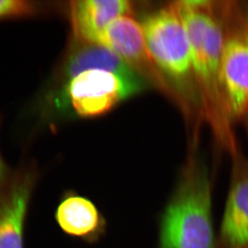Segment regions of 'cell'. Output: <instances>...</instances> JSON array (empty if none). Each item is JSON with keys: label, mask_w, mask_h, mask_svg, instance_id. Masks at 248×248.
Here are the masks:
<instances>
[{"label": "cell", "mask_w": 248, "mask_h": 248, "mask_svg": "<svg viewBox=\"0 0 248 248\" xmlns=\"http://www.w3.org/2000/svg\"><path fill=\"white\" fill-rule=\"evenodd\" d=\"M213 182L208 167L193 156L189 158L161 215L157 248H217Z\"/></svg>", "instance_id": "6da1fadb"}, {"label": "cell", "mask_w": 248, "mask_h": 248, "mask_svg": "<svg viewBox=\"0 0 248 248\" xmlns=\"http://www.w3.org/2000/svg\"><path fill=\"white\" fill-rule=\"evenodd\" d=\"M142 89L111 72L89 70L68 79L62 89L42 94L29 111L43 119L53 109L61 111L69 107L79 117H97Z\"/></svg>", "instance_id": "7a4b0ae2"}, {"label": "cell", "mask_w": 248, "mask_h": 248, "mask_svg": "<svg viewBox=\"0 0 248 248\" xmlns=\"http://www.w3.org/2000/svg\"><path fill=\"white\" fill-rule=\"evenodd\" d=\"M175 3L188 37L192 68L205 91L211 97H218L225 42L221 27L205 9L187 7L181 1Z\"/></svg>", "instance_id": "3957f363"}, {"label": "cell", "mask_w": 248, "mask_h": 248, "mask_svg": "<svg viewBox=\"0 0 248 248\" xmlns=\"http://www.w3.org/2000/svg\"><path fill=\"white\" fill-rule=\"evenodd\" d=\"M141 27L155 63L170 76L187 74L192 67L190 44L176 3L147 16Z\"/></svg>", "instance_id": "277c9868"}, {"label": "cell", "mask_w": 248, "mask_h": 248, "mask_svg": "<svg viewBox=\"0 0 248 248\" xmlns=\"http://www.w3.org/2000/svg\"><path fill=\"white\" fill-rule=\"evenodd\" d=\"M39 177L37 166L25 163L0 190V248H24L26 220Z\"/></svg>", "instance_id": "5b68a950"}, {"label": "cell", "mask_w": 248, "mask_h": 248, "mask_svg": "<svg viewBox=\"0 0 248 248\" xmlns=\"http://www.w3.org/2000/svg\"><path fill=\"white\" fill-rule=\"evenodd\" d=\"M220 82L232 113L248 110V22L225 40Z\"/></svg>", "instance_id": "8992f818"}, {"label": "cell", "mask_w": 248, "mask_h": 248, "mask_svg": "<svg viewBox=\"0 0 248 248\" xmlns=\"http://www.w3.org/2000/svg\"><path fill=\"white\" fill-rule=\"evenodd\" d=\"M248 246V159L236 155L217 248Z\"/></svg>", "instance_id": "52a82bcc"}, {"label": "cell", "mask_w": 248, "mask_h": 248, "mask_svg": "<svg viewBox=\"0 0 248 248\" xmlns=\"http://www.w3.org/2000/svg\"><path fill=\"white\" fill-rule=\"evenodd\" d=\"M55 218L64 234L86 244H97L107 232V220L97 205L73 190L62 194Z\"/></svg>", "instance_id": "ba28073f"}, {"label": "cell", "mask_w": 248, "mask_h": 248, "mask_svg": "<svg viewBox=\"0 0 248 248\" xmlns=\"http://www.w3.org/2000/svg\"><path fill=\"white\" fill-rule=\"evenodd\" d=\"M98 44L117 54L139 75L140 72L155 73L154 60L147 48L143 29L130 15L112 21L103 32Z\"/></svg>", "instance_id": "9c48e42d"}, {"label": "cell", "mask_w": 248, "mask_h": 248, "mask_svg": "<svg viewBox=\"0 0 248 248\" xmlns=\"http://www.w3.org/2000/svg\"><path fill=\"white\" fill-rule=\"evenodd\" d=\"M70 9L77 42L98 44L109 24L131 14L133 6L125 0H79L72 1Z\"/></svg>", "instance_id": "30bf717a"}, {"label": "cell", "mask_w": 248, "mask_h": 248, "mask_svg": "<svg viewBox=\"0 0 248 248\" xmlns=\"http://www.w3.org/2000/svg\"><path fill=\"white\" fill-rule=\"evenodd\" d=\"M103 70L118 75L130 84L143 89V78L117 54L96 43L77 42L71 48L63 68V74L69 79L82 72Z\"/></svg>", "instance_id": "8fae6325"}, {"label": "cell", "mask_w": 248, "mask_h": 248, "mask_svg": "<svg viewBox=\"0 0 248 248\" xmlns=\"http://www.w3.org/2000/svg\"><path fill=\"white\" fill-rule=\"evenodd\" d=\"M43 11V6L37 1L0 0V20L35 17Z\"/></svg>", "instance_id": "7c38bea8"}, {"label": "cell", "mask_w": 248, "mask_h": 248, "mask_svg": "<svg viewBox=\"0 0 248 248\" xmlns=\"http://www.w3.org/2000/svg\"><path fill=\"white\" fill-rule=\"evenodd\" d=\"M0 122H1V120H0ZM12 173L13 172H11L10 171L9 166L5 162L4 159H3L1 153H0V190L4 187L6 183L9 180Z\"/></svg>", "instance_id": "4fadbf2b"}, {"label": "cell", "mask_w": 248, "mask_h": 248, "mask_svg": "<svg viewBox=\"0 0 248 248\" xmlns=\"http://www.w3.org/2000/svg\"><path fill=\"white\" fill-rule=\"evenodd\" d=\"M248 248V246H244V247H241V248Z\"/></svg>", "instance_id": "5bb4252c"}]
</instances>
